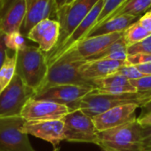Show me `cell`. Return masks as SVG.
Segmentation results:
<instances>
[{
  "label": "cell",
  "instance_id": "cell-6",
  "mask_svg": "<svg viewBox=\"0 0 151 151\" xmlns=\"http://www.w3.org/2000/svg\"><path fill=\"white\" fill-rule=\"evenodd\" d=\"M25 122L21 116L0 117V151H35L22 132Z\"/></svg>",
  "mask_w": 151,
  "mask_h": 151
},
{
  "label": "cell",
  "instance_id": "cell-4",
  "mask_svg": "<svg viewBox=\"0 0 151 151\" xmlns=\"http://www.w3.org/2000/svg\"><path fill=\"white\" fill-rule=\"evenodd\" d=\"M98 1L99 0H74L71 4L57 9L55 20L60 24V37L53 49L59 47L65 41L88 15Z\"/></svg>",
  "mask_w": 151,
  "mask_h": 151
},
{
  "label": "cell",
  "instance_id": "cell-24",
  "mask_svg": "<svg viewBox=\"0 0 151 151\" xmlns=\"http://www.w3.org/2000/svg\"><path fill=\"white\" fill-rule=\"evenodd\" d=\"M138 21V20H137ZM151 34L147 32L142 26H140L138 22H133L131 24L124 32H123V39L126 44L127 47L140 42L141 40L145 39Z\"/></svg>",
  "mask_w": 151,
  "mask_h": 151
},
{
  "label": "cell",
  "instance_id": "cell-20",
  "mask_svg": "<svg viewBox=\"0 0 151 151\" xmlns=\"http://www.w3.org/2000/svg\"><path fill=\"white\" fill-rule=\"evenodd\" d=\"M139 18L131 15H117L108 20H105L101 23L96 25L87 35V37L108 35L113 33L124 32L131 24L137 22Z\"/></svg>",
  "mask_w": 151,
  "mask_h": 151
},
{
  "label": "cell",
  "instance_id": "cell-35",
  "mask_svg": "<svg viewBox=\"0 0 151 151\" xmlns=\"http://www.w3.org/2000/svg\"><path fill=\"white\" fill-rule=\"evenodd\" d=\"M4 37H5V35L0 31V68H1V67L6 58V55H7V49L5 45Z\"/></svg>",
  "mask_w": 151,
  "mask_h": 151
},
{
  "label": "cell",
  "instance_id": "cell-23",
  "mask_svg": "<svg viewBox=\"0 0 151 151\" xmlns=\"http://www.w3.org/2000/svg\"><path fill=\"white\" fill-rule=\"evenodd\" d=\"M16 69V53L9 55L7 52L6 58L0 68V93H1L11 83L15 76Z\"/></svg>",
  "mask_w": 151,
  "mask_h": 151
},
{
  "label": "cell",
  "instance_id": "cell-26",
  "mask_svg": "<svg viewBox=\"0 0 151 151\" xmlns=\"http://www.w3.org/2000/svg\"><path fill=\"white\" fill-rule=\"evenodd\" d=\"M125 0H104L103 6L101 9V12L99 15L98 21L96 25L101 23L103 21H105L112 13H114ZM95 25V26H96ZM94 26V27H95Z\"/></svg>",
  "mask_w": 151,
  "mask_h": 151
},
{
  "label": "cell",
  "instance_id": "cell-15",
  "mask_svg": "<svg viewBox=\"0 0 151 151\" xmlns=\"http://www.w3.org/2000/svg\"><path fill=\"white\" fill-rule=\"evenodd\" d=\"M60 37V24L56 20L46 18L37 22L26 35V37L38 45L45 53L51 52Z\"/></svg>",
  "mask_w": 151,
  "mask_h": 151
},
{
  "label": "cell",
  "instance_id": "cell-32",
  "mask_svg": "<svg viewBox=\"0 0 151 151\" xmlns=\"http://www.w3.org/2000/svg\"><path fill=\"white\" fill-rule=\"evenodd\" d=\"M137 104L139 108L151 107V91L147 92H137Z\"/></svg>",
  "mask_w": 151,
  "mask_h": 151
},
{
  "label": "cell",
  "instance_id": "cell-10",
  "mask_svg": "<svg viewBox=\"0 0 151 151\" xmlns=\"http://www.w3.org/2000/svg\"><path fill=\"white\" fill-rule=\"evenodd\" d=\"M122 36L123 32L87 37L82 39L78 44H76L62 55H66L77 60H87L102 52L104 49H106L108 46H109L119 38H121Z\"/></svg>",
  "mask_w": 151,
  "mask_h": 151
},
{
  "label": "cell",
  "instance_id": "cell-22",
  "mask_svg": "<svg viewBox=\"0 0 151 151\" xmlns=\"http://www.w3.org/2000/svg\"><path fill=\"white\" fill-rule=\"evenodd\" d=\"M127 58V45L123 37L119 38L102 52L89 60H109L117 61H125Z\"/></svg>",
  "mask_w": 151,
  "mask_h": 151
},
{
  "label": "cell",
  "instance_id": "cell-19",
  "mask_svg": "<svg viewBox=\"0 0 151 151\" xmlns=\"http://www.w3.org/2000/svg\"><path fill=\"white\" fill-rule=\"evenodd\" d=\"M93 86L95 87L93 92L97 93L119 95L137 93V90L132 85L131 81L117 73L93 81Z\"/></svg>",
  "mask_w": 151,
  "mask_h": 151
},
{
  "label": "cell",
  "instance_id": "cell-1",
  "mask_svg": "<svg viewBox=\"0 0 151 151\" xmlns=\"http://www.w3.org/2000/svg\"><path fill=\"white\" fill-rule=\"evenodd\" d=\"M15 75L36 93L42 84L48 70L45 52L37 46L27 45L22 50L15 52Z\"/></svg>",
  "mask_w": 151,
  "mask_h": 151
},
{
  "label": "cell",
  "instance_id": "cell-30",
  "mask_svg": "<svg viewBox=\"0 0 151 151\" xmlns=\"http://www.w3.org/2000/svg\"><path fill=\"white\" fill-rule=\"evenodd\" d=\"M147 62H151V54L137 53V54L127 55V58L125 60V63L132 66H138Z\"/></svg>",
  "mask_w": 151,
  "mask_h": 151
},
{
  "label": "cell",
  "instance_id": "cell-16",
  "mask_svg": "<svg viewBox=\"0 0 151 151\" xmlns=\"http://www.w3.org/2000/svg\"><path fill=\"white\" fill-rule=\"evenodd\" d=\"M26 14L25 0H0V31H20Z\"/></svg>",
  "mask_w": 151,
  "mask_h": 151
},
{
  "label": "cell",
  "instance_id": "cell-5",
  "mask_svg": "<svg viewBox=\"0 0 151 151\" xmlns=\"http://www.w3.org/2000/svg\"><path fill=\"white\" fill-rule=\"evenodd\" d=\"M64 137L68 142L92 143L98 145L99 136L93 118L80 109L70 111L62 118Z\"/></svg>",
  "mask_w": 151,
  "mask_h": 151
},
{
  "label": "cell",
  "instance_id": "cell-9",
  "mask_svg": "<svg viewBox=\"0 0 151 151\" xmlns=\"http://www.w3.org/2000/svg\"><path fill=\"white\" fill-rule=\"evenodd\" d=\"M103 2L104 0H99L96 5L93 6V8L91 10V12L88 14V15L82 21V22L75 29V30L65 39V41L59 47L53 49L48 53H45L48 67L52 64L60 56L66 52L68 49H70L76 44H78L82 39L87 37L88 33L94 28L97 23L99 15L103 6Z\"/></svg>",
  "mask_w": 151,
  "mask_h": 151
},
{
  "label": "cell",
  "instance_id": "cell-31",
  "mask_svg": "<svg viewBox=\"0 0 151 151\" xmlns=\"http://www.w3.org/2000/svg\"><path fill=\"white\" fill-rule=\"evenodd\" d=\"M131 83L139 93L151 91V76H146L141 78L132 80Z\"/></svg>",
  "mask_w": 151,
  "mask_h": 151
},
{
  "label": "cell",
  "instance_id": "cell-11",
  "mask_svg": "<svg viewBox=\"0 0 151 151\" xmlns=\"http://www.w3.org/2000/svg\"><path fill=\"white\" fill-rule=\"evenodd\" d=\"M70 112L68 106L45 100L29 99L21 112V116L26 121H43L62 119Z\"/></svg>",
  "mask_w": 151,
  "mask_h": 151
},
{
  "label": "cell",
  "instance_id": "cell-7",
  "mask_svg": "<svg viewBox=\"0 0 151 151\" xmlns=\"http://www.w3.org/2000/svg\"><path fill=\"white\" fill-rule=\"evenodd\" d=\"M34 94L35 91L15 75L8 86L0 93V117L21 116L22 108Z\"/></svg>",
  "mask_w": 151,
  "mask_h": 151
},
{
  "label": "cell",
  "instance_id": "cell-27",
  "mask_svg": "<svg viewBox=\"0 0 151 151\" xmlns=\"http://www.w3.org/2000/svg\"><path fill=\"white\" fill-rule=\"evenodd\" d=\"M137 53L151 54V35L140 42L127 47V55Z\"/></svg>",
  "mask_w": 151,
  "mask_h": 151
},
{
  "label": "cell",
  "instance_id": "cell-2",
  "mask_svg": "<svg viewBox=\"0 0 151 151\" xmlns=\"http://www.w3.org/2000/svg\"><path fill=\"white\" fill-rule=\"evenodd\" d=\"M84 61L73 60L66 55L58 58L48 67L45 77L35 94L51 87L64 85H78L94 87L92 83L86 81L79 74V67Z\"/></svg>",
  "mask_w": 151,
  "mask_h": 151
},
{
  "label": "cell",
  "instance_id": "cell-29",
  "mask_svg": "<svg viewBox=\"0 0 151 151\" xmlns=\"http://www.w3.org/2000/svg\"><path fill=\"white\" fill-rule=\"evenodd\" d=\"M140 146L141 151H151V125L141 126Z\"/></svg>",
  "mask_w": 151,
  "mask_h": 151
},
{
  "label": "cell",
  "instance_id": "cell-3",
  "mask_svg": "<svg viewBox=\"0 0 151 151\" xmlns=\"http://www.w3.org/2000/svg\"><path fill=\"white\" fill-rule=\"evenodd\" d=\"M141 125L137 119L98 132V146L104 151H141Z\"/></svg>",
  "mask_w": 151,
  "mask_h": 151
},
{
  "label": "cell",
  "instance_id": "cell-25",
  "mask_svg": "<svg viewBox=\"0 0 151 151\" xmlns=\"http://www.w3.org/2000/svg\"><path fill=\"white\" fill-rule=\"evenodd\" d=\"M4 41L6 49L14 52H18L27 46L25 37L21 33V31H13L6 34Z\"/></svg>",
  "mask_w": 151,
  "mask_h": 151
},
{
  "label": "cell",
  "instance_id": "cell-21",
  "mask_svg": "<svg viewBox=\"0 0 151 151\" xmlns=\"http://www.w3.org/2000/svg\"><path fill=\"white\" fill-rule=\"evenodd\" d=\"M151 6V0H125V1L106 20L117 15H131L139 18ZM104 22V21H103Z\"/></svg>",
  "mask_w": 151,
  "mask_h": 151
},
{
  "label": "cell",
  "instance_id": "cell-18",
  "mask_svg": "<svg viewBox=\"0 0 151 151\" xmlns=\"http://www.w3.org/2000/svg\"><path fill=\"white\" fill-rule=\"evenodd\" d=\"M124 63L125 61L109 60H88L83 62L78 71L86 81L93 85V81L115 74Z\"/></svg>",
  "mask_w": 151,
  "mask_h": 151
},
{
  "label": "cell",
  "instance_id": "cell-14",
  "mask_svg": "<svg viewBox=\"0 0 151 151\" xmlns=\"http://www.w3.org/2000/svg\"><path fill=\"white\" fill-rule=\"evenodd\" d=\"M22 132L28 135L39 138L51 143L54 148L62 140H65L62 119L28 121L24 123Z\"/></svg>",
  "mask_w": 151,
  "mask_h": 151
},
{
  "label": "cell",
  "instance_id": "cell-33",
  "mask_svg": "<svg viewBox=\"0 0 151 151\" xmlns=\"http://www.w3.org/2000/svg\"><path fill=\"white\" fill-rule=\"evenodd\" d=\"M137 122L141 126L151 125V107H147L142 109V112L139 117H137Z\"/></svg>",
  "mask_w": 151,
  "mask_h": 151
},
{
  "label": "cell",
  "instance_id": "cell-12",
  "mask_svg": "<svg viewBox=\"0 0 151 151\" xmlns=\"http://www.w3.org/2000/svg\"><path fill=\"white\" fill-rule=\"evenodd\" d=\"M94 87L78 85H64L51 87L41 93L34 94L33 98L37 100H45L68 107L69 110L72 107L89 94Z\"/></svg>",
  "mask_w": 151,
  "mask_h": 151
},
{
  "label": "cell",
  "instance_id": "cell-34",
  "mask_svg": "<svg viewBox=\"0 0 151 151\" xmlns=\"http://www.w3.org/2000/svg\"><path fill=\"white\" fill-rule=\"evenodd\" d=\"M137 22L140 26H142L147 32L151 34V10H147L145 14H143Z\"/></svg>",
  "mask_w": 151,
  "mask_h": 151
},
{
  "label": "cell",
  "instance_id": "cell-37",
  "mask_svg": "<svg viewBox=\"0 0 151 151\" xmlns=\"http://www.w3.org/2000/svg\"><path fill=\"white\" fill-rule=\"evenodd\" d=\"M73 1H74V0H54L55 6H56L57 9L60 8V7H62L64 6H67V5L71 4Z\"/></svg>",
  "mask_w": 151,
  "mask_h": 151
},
{
  "label": "cell",
  "instance_id": "cell-13",
  "mask_svg": "<svg viewBox=\"0 0 151 151\" xmlns=\"http://www.w3.org/2000/svg\"><path fill=\"white\" fill-rule=\"evenodd\" d=\"M139 108L136 103H124L109 109L93 118L98 132L115 128L137 119L135 113Z\"/></svg>",
  "mask_w": 151,
  "mask_h": 151
},
{
  "label": "cell",
  "instance_id": "cell-36",
  "mask_svg": "<svg viewBox=\"0 0 151 151\" xmlns=\"http://www.w3.org/2000/svg\"><path fill=\"white\" fill-rule=\"evenodd\" d=\"M136 68L144 76H151V62L135 66Z\"/></svg>",
  "mask_w": 151,
  "mask_h": 151
},
{
  "label": "cell",
  "instance_id": "cell-28",
  "mask_svg": "<svg viewBox=\"0 0 151 151\" xmlns=\"http://www.w3.org/2000/svg\"><path fill=\"white\" fill-rule=\"evenodd\" d=\"M116 73L124 76V77H125L130 81L136 80V79L141 78L143 77H146V76H144L143 74H141L136 68L135 66H132V65H129V64H126V63H124L123 66H121L117 69V71Z\"/></svg>",
  "mask_w": 151,
  "mask_h": 151
},
{
  "label": "cell",
  "instance_id": "cell-8",
  "mask_svg": "<svg viewBox=\"0 0 151 151\" xmlns=\"http://www.w3.org/2000/svg\"><path fill=\"white\" fill-rule=\"evenodd\" d=\"M124 103H136L137 104V94L134 93H124L119 95L113 94H103L94 93L93 90L84 97L78 103H76L70 111L75 109H80L86 115L93 117L98 116L109 109L117 105Z\"/></svg>",
  "mask_w": 151,
  "mask_h": 151
},
{
  "label": "cell",
  "instance_id": "cell-17",
  "mask_svg": "<svg viewBox=\"0 0 151 151\" xmlns=\"http://www.w3.org/2000/svg\"><path fill=\"white\" fill-rule=\"evenodd\" d=\"M25 2L26 14L20 29L24 37L40 21L55 17L57 11L54 0H25Z\"/></svg>",
  "mask_w": 151,
  "mask_h": 151
}]
</instances>
